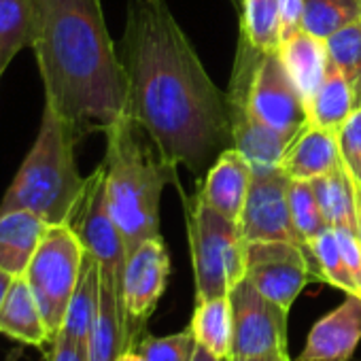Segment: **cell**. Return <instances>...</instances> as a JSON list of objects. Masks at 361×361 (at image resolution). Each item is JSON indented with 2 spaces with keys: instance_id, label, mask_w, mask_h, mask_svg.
Segmentation results:
<instances>
[{
  "instance_id": "7c38bea8",
  "label": "cell",
  "mask_w": 361,
  "mask_h": 361,
  "mask_svg": "<svg viewBox=\"0 0 361 361\" xmlns=\"http://www.w3.org/2000/svg\"><path fill=\"white\" fill-rule=\"evenodd\" d=\"M287 188H289V176H285L281 170L268 174H253L249 196L238 219V228L245 243L281 240V243H295L306 251H310V247L302 243V238L293 228Z\"/></svg>"
},
{
  "instance_id": "7a4b0ae2",
  "label": "cell",
  "mask_w": 361,
  "mask_h": 361,
  "mask_svg": "<svg viewBox=\"0 0 361 361\" xmlns=\"http://www.w3.org/2000/svg\"><path fill=\"white\" fill-rule=\"evenodd\" d=\"M32 49L45 104L79 138L104 132L128 104L126 73L106 30L100 0H30Z\"/></svg>"
},
{
  "instance_id": "ffe728a7",
  "label": "cell",
  "mask_w": 361,
  "mask_h": 361,
  "mask_svg": "<svg viewBox=\"0 0 361 361\" xmlns=\"http://www.w3.org/2000/svg\"><path fill=\"white\" fill-rule=\"evenodd\" d=\"M323 219L329 228H350L359 232V213H357V194L355 178L348 174L344 164L336 170L317 176L310 180Z\"/></svg>"
},
{
  "instance_id": "603a6c76",
  "label": "cell",
  "mask_w": 361,
  "mask_h": 361,
  "mask_svg": "<svg viewBox=\"0 0 361 361\" xmlns=\"http://www.w3.org/2000/svg\"><path fill=\"white\" fill-rule=\"evenodd\" d=\"M192 331L196 342L217 357H230L234 340V317L232 302L228 295H217L209 300H196Z\"/></svg>"
},
{
  "instance_id": "52a82bcc",
  "label": "cell",
  "mask_w": 361,
  "mask_h": 361,
  "mask_svg": "<svg viewBox=\"0 0 361 361\" xmlns=\"http://www.w3.org/2000/svg\"><path fill=\"white\" fill-rule=\"evenodd\" d=\"M85 247L68 224L47 226L41 245L24 274L54 340L62 331L71 298L79 283Z\"/></svg>"
},
{
  "instance_id": "4fadbf2b",
  "label": "cell",
  "mask_w": 361,
  "mask_h": 361,
  "mask_svg": "<svg viewBox=\"0 0 361 361\" xmlns=\"http://www.w3.org/2000/svg\"><path fill=\"white\" fill-rule=\"evenodd\" d=\"M228 96V113H230V136L232 145L240 155L249 161L253 174H268L281 170V159L289 147V140L255 119L240 92L230 87Z\"/></svg>"
},
{
  "instance_id": "d590c367",
  "label": "cell",
  "mask_w": 361,
  "mask_h": 361,
  "mask_svg": "<svg viewBox=\"0 0 361 361\" xmlns=\"http://www.w3.org/2000/svg\"><path fill=\"white\" fill-rule=\"evenodd\" d=\"M230 361H289L287 350H276V353H266V355H253V357H228Z\"/></svg>"
},
{
  "instance_id": "6da1fadb",
  "label": "cell",
  "mask_w": 361,
  "mask_h": 361,
  "mask_svg": "<svg viewBox=\"0 0 361 361\" xmlns=\"http://www.w3.org/2000/svg\"><path fill=\"white\" fill-rule=\"evenodd\" d=\"M126 113L174 168L200 174L232 145L228 96L164 0H130L119 47Z\"/></svg>"
},
{
  "instance_id": "3957f363",
  "label": "cell",
  "mask_w": 361,
  "mask_h": 361,
  "mask_svg": "<svg viewBox=\"0 0 361 361\" xmlns=\"http://www.w3.org/2000/svg\"><path fill=\"white\" fill-rule=\"evenodd\" d=\"M104 183L113 221L126 253L159 236V200L164 188L176 180L170 166L132 115L123 113L104 132Z\"/></svg>"
},
{
  "instance_id": "44dd1931",
  "label": "cell",
  "mask_w": 361,
  "mask_h": 361,
  "mask_svg": "<svg viewBox=\"0 0 361 361\" xmlns=\"http://www.w3.org/2000/svg\"><path fill=\"white\" fill-rule=\"evenodd\" d=\"M128 348L119 293L100 279V304L87 338V361H117Z\"/></svg>"
},
{
  "instance_id": "5bb4252c",
  "label": "cell",
  "mask_w": 361,
  "mask_h": 361,
  "mask_svg": "<svg viewBox=\"0 0 361 361\" xmlns=\"http://www.w3.org/2000/svg\"><path fill=\"white\" fill-rule=\"evenodd\" d=\"M361 342V298L346 300L323 314L308 331L298 361H350Z\"/></svg>"
},
{
  "instance_id": "d6986e66",
  "label": "cell",
  "mask_w": 361,
  "mask_h": 361,
  "mask_svg": "<svg viewBox=\"0 0 361 361\" xmlns=\"http://www.w3.org/2000/svg\"><path fill=\"white\" fill-rule=\"evenodd\" d=\"M0 334L24 344L45 346L54 342L35 293L24 276H16L0 306Z\"/></svg>"
},
{
  "instance_id": "e0dca14e",
  "label": "cell",
  "mask_w": 361,
  "mask_h": 361,
  "mask_svg": "<svg viewBox=\"0 0 361 361\" xmlns=\"http://www.w3.org/2000/svg\"><path fill=\"white\" fill-rule=\"evenodd\" d=\"M279 56L300 96L308 104L329 68V54L325 41L306 30H300L291 39L281 43Z\"/></svg>"
},
{
  "instance_id": "7bdbcfd3",
  "label": "cell",
  "mask_w": 361,
  "mask_h": 361,
  "mask_svg": "<svg viewBox=\"0 0 361 361\" xmlns=\"http://www.w3.org/2000/svg\"><path fill=\"white\" fill-rule=\"evenodd\" d=\"M289 361H291V359H289Z\"/></svg>"
},
{
  "instance_id": "60d3db41",
  "label": "cell",
  "mask_w": 361,
  "mask_h": 361,
  "mask_svg": "<svg viewBox=\"0 0 361 361\" xmlns=\"http://www.w3.org/2000/svg\"><path fill=\"white\" fill-rule=\"evenodd\" d=\"M230 5L236 9V13H240V5H243V0H230Z\"/></svg>"
},
{
  "instance_id": "f546056e",
  "label": "cell",
  "mask_w": 361,
  "mask_h": 361,
  "mask_svg": "<svg viewBox=\"0 0 361 361\" xmlns=\"http://www.w3.org/2000/svg\"><path fill=\"white\" fill-rule=\"evenodd\" d=\"M287 198H289V213L293 228L302 243H310L317 234H321L325 228H329L323 219V213L319 209L314 190L310 180H298L289 178V188H287ZM310 247V245H308Z\"/></svg>"
},
{
  "instance_id": "2e32d148",
  "label": "cell",
  "mask_w": 361,
  "mask_h": 361,
  "mask_svg": "<svg viewBox=\"0 0 361 361\" xmlns=\"http://www.w3.org/2000/svg\"><path fill=\"white\" fill-rule=\"evenodd\" d=\"M342 164L334 130L306 126L287 147L281 159V172L289 178L312 180L336 170Z\"/></svg>"
},
{
  "instance_id": "8992f818",
  "label": "cell",
  "mask_w": 361,
  "mask_h": 361,
  "mask_svg": "<svg viewBox=\"0 0 361 361\" xmlns=\"http://www.w3.org/2000/svg\"><path fill=\"white\" fill-rule=\"evenodd\" d=\"M188 238L196 276V300L228 295L245 279L247 270V243L238 221L221 215L196 194L192 204L188 202Z\"/></svg>"
},
{
  "instance_id": "d4e9b609",
  "label": "cell",
  "mask_w": 361,
  "mask_h": 361,
  "mask_svg": "<svg viewBox=\"0 0 361 361\" xmlns=\"http://www.w3.org/2000/svg\"><path fill=\"white\" fill-rule=\"evenodd\" d=\"M32 45L30 0H0V79L16 56Z\"/></svg>"
},
{
  "instance_id": "f35d334b",
  "label": "cell",
  "mask_w": 361,
  "mask_h": 361,
  "mask_svg": "<svg viewBox=\"0 0 361 361\" xmlns=\"http://www.w3.org/2000/svg\"><path fill=\"white\" fill-rule=\"evenodd\" d=\"M117 361H145V359H142V355H140L136 348H126V350L117 357Z\"/></svg>"
},
{
  "instance_id": "277c9868",
  "label": "cell",
  "mask_w": 361,
  "mask_h": 361,
  "mask_svg": "<svg viewBox=\"0 0 361 361\" xmlns=\"http://www.w3.org/2000/svg\"><path fill=\"white\" fill-rule=\"evenodd\" d=\"M79 140L75 128L45 104L39 134L0 200V215L30 211L47 226L68 224L85 188L75 161Z\"/></svg>"
},
{
  "instance_id": "ab89813d",
  "label": "cell",
  "mask_w": 361,
  "mask_h": 361,
  "mask_svg": "<svg viewBox=\"0 0 361 361\" xmlns=\"http://www.w3.org/2000/svg\"><path fill=\"white\" fill-rule=\"evenodd\" d=\"M355 194H357V213H359V236H361V183L355 180Z\"/></svg>"
},
{
  "instance_id": "8d00e7d4",
  "label": "cell",
  "mask_w": 361,
  "mask_h": 361,
  "mask_svg": "<svg viewBox=\"0 0 361 361\" xmlns=\"http://www.w3.org/2000/svg\"><path fill=\"white\" fill-rule=\"evenodd\" d=\"M13 279H16V276H11L9 272H3V270H0V306H3V302H5V295H7V291H9Z\"/></svg>"
},
{
  "instance_id": "4316f807",
  "label": "cell",
  "mask_w": 361,
  "mask_h": 361,
  "mask_svg": "<svg viewBox=\"0 0 361 361\" xmlns=\"http://www.w3.org/2000/svg\"><path fill=\"white\" fill-rule=\"evenodd\" d=\"M357 20H361V0H304L302 30L323 41Z\"/></svg>"
},
{
  "instance_id": "4dcf8cb0",
  "label": "cell",
  "mask_w": 361,
  "mask_h": 361,
  "mask_svg": "<svg viewBox=\"0 0 361 361\" xmlns=\"http://www.w3.org/2000/svg\"><path fill=\"white\" fill-rule=\"evenodd\" d=\"M196 336L192 327L170 334V336H142L136 344V350L145 361H192L196 353Z\"/></svg>"
},
{
  "instance_id": "9c48e42d",
  "label": "cell",
  "mask_w": 361,
  "mask_h": 361,
  "mask_svg": "<svg viewBox=\"0 0 361 361\" xmlns=\"http://www.w3.org/2000/svg\"><path fill=\"white\" fill-rule=\"evenodd\" d=\"M245 255V279L285 310H291L310 279L321 281L314 255L295 243H247Z\"/></svg>"
},
{
  "instance_id": "8fae6325",
  "label": "cell",
  "mask_w": 361,
  "mask_h": 361,
  "mask_svg": "<svg viewBox=\"0 0 361 361\" xmlns=\"http://www.w3.org/2000/svg\"><path fill=\"white\" fill-rule=\"evenodd\" d=\"M230 302L234 317L230 357H253L287 350L289 310L262 295L247 279L230 289Z\"/></svg>"
},
{
  "instance_id": "484cf974",
  "label": "cell",
  "mask_w": 361,
  "mask_h": 361,
  "mask_svg": "<svg viewBox=\"0 0 361 361\" xmlns=\"http://www.w3.org/2000/svg\"><path fill=\"white\" fill-rule=\"evenodd\" d=\"M240 37L257 51H279L281 22L279 0H243Z\"/></svg>"
},
{
  "instance_id": "cb8c5ba5",
  "label": "cell",
  "mask_w": 361,
  "mask_h": 361,
  "mask_svg": "<svg viewBox=\"0 0 361 361\" xmlns=\"http://www.w3.org/2000/svg\"><path fill=\"white\" fill-rule=\"evenodd\" d=\"M98 304H100V266L85 251L83 268H81L79 283L75 287V293L66 310L62 334L87 346V338H90V331L98 312Z\"/></svg>"
},
{
  "instance_id": "e575fe53",
  "label": "cell",
  "mask_w": 361,
  "mask_h": 361,
  "mask_svg": "<svg viewBox=\"0 0 361 361\" xmlns=\"http://www.w3.org/2000/svg\"><path fill=\"white\" fill-rule=\"evenodd\" d=\"M47 361H87V346L68 338L66 334H58L51 342V350L47 353Z\"/></svg>"
},
{
  "instance_id": "b9f144b4",
  "label": "cell",
  "mask_w": 361,
  "mask_h": 361,
  "mask_svg": "<svg viewBox=\"0 0 361 361\" xmlns=\"http://www.w3.org/2000/svg\"><path fill=\"white\" fill-rule=\"evenodd\" d=\"M221 361H230V359H228V357H224V359H221Z\"/></svg>"
},
{
  "instance_id": "7402d4cb",
  "label": "cell",
  "mask_w": 361,
  "mask_h": 361,
  "mask_svg": "<svg viewBox=\"0 0 361 361\" xmlns=\"http://www.w3.org/2000/svg\"><path fill=\"white\" fill-rule=\"evenodd\" d=\"M355 109H357V98L353 85L344 79V75L336 66L329 64L323 83L306 104L308 126L336 132Z\"/></svg>"
},
{
  "instance_id": "30bf717a",
  "label": "cell",
  "mask_w": 361,
  "mask_h": 361,
  "mask_svg": "<svg viewBox=\"0 0 361 361\" xmlns=\"http://www.w3.org/2000/svg\"><path fill=\"white\" fill-rule=\"evenodd\" d=\"M170 257L161 236L138 245L126 257L121 281V312L128 348H136L140 334L168 287Z\"/></svg>"
},
{
  "instance_id": "74e56055",
  "label": "cell",
  "mask_w": 361,
  "mask_h": 361,
  "mask_svg": "<svg viewBox=\"0 0 361 361\" xmlns=\"http://www.w3.org/2000/svg\"><path fill=\"white\" fill-rule=\"evenodd\" d=\"M192 361H221V357L209 353L207 348H202V346L198 344V346H196V353H194V357H192Z\"/></svg>"
},
{
  "instance_id": "d6a6232c",
  "label": "cell",
  "mask_w": 361,
  "mask_h": 361,
  "mask_svg": "<svg viewBox=\"0 0 361 361\" xmlns=\"http://www.w3.org/2000/svg\"><path fill=\"white\" fill-rule=\"evenodd\" d=\"M334 232H336L342 257L361 291V236H359V232H355L350 228H336Z\"/></svg>"
},
{
  "instance_id": "83f0119b",
  "label": "cell",
  "mask_w": 361,
  "mask_h": 361,
  "mask_svg": "<svg viewBox=\"0 0 361 361\" xmlns=\"http://www.w3.org/2000/svg\"><path fill=\"white\" fill-rule=\"evenodd\" d=\"M329 64L353 85L357 106H361V20L336 30L325 39Z\"/></svg>"
},
{
  "instance_id": "f1b7e54d",
  "label": "cell",
  "mask_w": 361,
  "mask_h": 361,
  "mask_svg": "<svg viewBox=\"0 0 361 361\" xmlns=\"http://www.w3.org/2000/svg\"><path fill=\"white\" fill-rule=\"evenodd\" d=\"M308 245H310V251L317 259L321 281L334 285L336 289L344 291L346 295H359L361 298V291H359V287H357V283H355V279H353V274H350V270L342 257L334 228H325Z\"/></svg>"
},
{
  "instance_id": "ba28073f",
  "label": "cell",
  "mask_w": 361,
  "mask_h": 361,
  "mask_svg": "<svg viewBox=\"0 0 361 361\" xmlns=\"http://www.w3.org/2000/svg\"><path fill=\"white\" fill-rule=\"evenodd\" d=\"M68 226L77 232L85 251L98 262L100 279L111 285L121 300V281L128 253L123 238L109 211L102 164L90 176H85V188L68 219Z\"/></svg>"
},
{
  "instance_id": "836d02e7",
  "label": "cell",
  "mask_w": 361,
  "mask_h": 361,
  "mask_svg": "<svg viewBox=\"0 0 361 361\" xmlns=\"http://www.w3.org/2000/svg\"><path fill=\"white\" fill-rule=\"evenodd\" d=\"M279 22L281 43L298 35L304 22V0H279Z\"/></svg>"
},
{
  "instance_id": "5b68a950",
  "label": "cell",
  "mask_w": 361,
  "mask_h": 361,
  "mask_svg": "<svg viewBox=\"0 0 361 361\" xmlns=\"http://www.w3.org/2000/svg\"><path fill=\"white\" fill-rule=\"evenodd\" d=\"M230 87L243 94L255 119L289 142L308 126L306 102L285 71L279 51H257L240 37Z\"/></svg>"
},
{
  "instance_id": "9a60e30c",
  "label": "cell",
  "mask_w": 361,
  "mask_h": 361,
  "mask_svg": "<svg viewBox=\"0 0 361 361\" xmlns=\"http://www.w3.org/2000/svg\"><path fill=\"white\" fill-rule=\"evenodd\" d=\"M251 180H253V170L249 161L240 155V151L228 147L219 153L215 164L209 168L198 194L215 211L238 221L249 196Z\"/></svg>"
},
{
  "instance_id": "1f68e13d",
  "label": "cell",
  "mask_w": 361,
  "mask_h": 361,
  "mask_svg": "<svg viewBox=\"0 0 361 361\" xmlns=\"http://www.w3.org/2000/svg\"><path fill=\"white\" fill-rule=\"evenodd\" d=\"M336 138L344 168L357 183H361V106H357L336 130Z\"/></svg>"
},
{
  "instance_id": "ac0fdd59",
  "label": "cell",
  "mask_w": 361,
  "mask_h": 361,
  "mask_svg": "<svg viewBox=\"0 0 361 361\" xmlns=\"http://www.w3.org/2000/svg\"><path fill=\"white\" fill-rule=\"evenodd\" d=\"M47 230V224L30 211L0 215V270L24 276Z\"/></svg>"
}]
</instances>
